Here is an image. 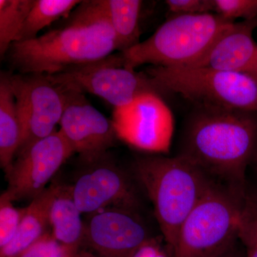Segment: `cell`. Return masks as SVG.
Wrapping results in <instances>:
<instances>
[{"instance_id":"6da1fadb","label":"cell","mask_w":257,"mask_h":257,"mask_svg":"<svg viewBox=\"0 0 257 257\" xmlns=\"http://www.w3.org/2000/svg\"><path fill=\"white\" fill-rule=\"evenodd\" d=\"M115 51H119L116 35L99 0H87L60 27L13 42L5 57L19 74L52 75L102 60Z\"/></svg>"},{"instance_id":"7a4b0ae2","label":"cell","mask_w":257,"mask_h":257,"mask_svg":"<svg viewBox=\"0 0 257 257\" xmlns=\"http://www.w3.org/2000/svg\"><path fill=\"white\" fill-rule=\"evenodd\" d=\"M254 112L195 106L184 126L178 155L216 182L246 187L257 149Z\"/></svg>"},{"instance_id":"3957f363","label":"cell","mask_w":257,"mask_h":257,"mask_svg":"<svg viewBox=\"0 0 257 257\" xmlns=\"http://www.w3.org/2000/svg\"><path fill=\"white\" fill-rule=\"evenodd\" d=\"M133 166L152 203L162 236L173 252L181 226L215 181L179 155H144L137 157Z\"/></svg>"},{"instance_id":"277c9868","label":"cell","mask_w":257,"mask_h":257,"mask_svg":"<svg viewBox=\"0 0 257 257\" xmlns=\"http://www.w3.org/2000/svg\"><path fill=\"white\" fill-rule=\"evenodd\" d=\"M247 189L215 181L181 226L172 257H219L232 248Z\"/></svg>"},{"instance_id":"5b68a950","label":"cell","mask_w":257,"mask_h":257,"mask_svg":"<svg viewBox=\"0 0 257 257\" xmlns=\"http://www.w3.org/2000/svg\"><path fill=\"white\" fill-rule=\"evenodd\" d=\"M234 23L214 13L174 15L147 40L121 52L124 65L133 69L144 64L191 67Z\"/></svg>"},{"instance_id":"8992f818","label":"cell","mask_w":257,"mask_h":257,"mask_svg":"<svg viewBox=\"0 0 257 257\" xmlns=\"http://www.w3.org/2000/svg\"><path fill=\"white\" fill-rule=\"evenodd\" d=\"M162 94L173 93L195 106L257 113V77L206 67H150L145 70Z\"/></svg>"},{"instance_id":"52a82bcc","label":"cell","mask_w":257,"mask_h":257,"mask_svg":"<svg viewBox=\"0 0 257 257\" xmlns=\"http://www.w3.org/2000/svg\"><path fill=\"white\" fill-rule=\"evenodd\" d=\"M45 75L64 90L90 93L102 98L114 108L128 105L145 94H162L148 74L124 65L119 52L61 73Z\"/></svg>"},{"instance_id":"ba28073f","label":"cell","mask_w":257,"mask_h":257,"mask_svg":"<svg viewBox=\"0 0 257 257\" xmlns=\"http://www.w3.org/2000/svg\"><path fill=\"white\" fill-rule=\"evenodd\" d=\"M5 74L14 93L23 128L18 155L56 132L63 114L66 94L45 74Z\"/></svg>"},{"instance_id":"9c48e42d","label":"cell","mask_w":257,"mask_h":257,"mask_svg":"<svg viewBox=\"0 0 257 257\" xmlns=\"http://www.w3.org/2000/svg\"><path fill=\"white\" fill-rule=\"evenodd\" d=\"M111 122L116 138L130 147L154 155L170 151L175 123L159 94H145L128 105L114 108Z\"/></svg>"},{"instance_id":"30bf717a","label":"cell","mask_w":257,"mask_h":257,"mask_svg":"<svg viewBox=\"0 0 257 257\" xmlns=\"http://www.w3.org/2000/svg\"><path fill=\"white\" fill-rule=\"evenodd\" d=\"M74 153L60 130L32 145L15 157L6 171V192L13 202L32 199L47 188L51 179Z\"/></svg>"},{"instance_id":"8fae6325","label":"cell","mask_w":257,"mask_h":257,"mask_svg":"<svg viewBox=\"0 0 257 257\" xmlns=\"http://www.w3.org/2000/svg\"><path fill=\"white\" fill-rule=\"evenodd\" d=\"M64 91L65 106L60 132L84 163H93L106 156L117 139L112 122L82 93Z\"/></svg>"},{"instance_id":"7c38bea8","label":"cell","mask_w":257,"mask_h":257,"mask_svg":"<svg viewBox=\"0 0 257 257\" xmlns=\"http://www.w3.org/2000/svg\"><path fill=\"white\" fill-rule=\"evenodd\" d=\"M87 165V170L71 186L82 214L113 207L138 211L140 202L135 187L124 171L108 160L107 155Z\"/></svg>"},{"instance_id":"4fadbf2b","label":"cell","mask_w":257,"mask_h":257,"mask_svg":"<svg viewBox=\"0 0 257 257\" xmlns=\"http://www.w3.org/2000/svg\"><path fill=\"white\" fill-rule=\"evenodd\" d=\"M151 237L138 211L123 208L97 211L84 224V243L100 257H128Z\"/></svg>"},{"instance_id":"5bb4252c","label":"cell","mask_w":257,"mask_h":257,"mask_svg":"<svg viewBox=\"0 0 257 257\" xmlns=\"http://www.w3.org/2000/svg\"><path fill=\"white\" fill-rule=\"evenodd\" d=\"M257 18L234 23L202 58L189 67L243 72L257 77V44L253 32Z\"/></svg>"},{"instance_id":"9a60e30c","label":"cell","mask_w":257,"mask_h":257,"mask_svg":"<svg viewBox=\"0 0 257 257\" xmlns=\"http://www.w3.org/2000/svg\"><path fill=\"white\" fill-rule=\"evenodd\" d=\"M57 187V183L51 184L25 207L18 232L9 244L0 248V257L20 256L48 231L50 208Z\"/></svg>"},{"instance_id":"2e32d148","label":"cell","mask_w":257,"mask_h":257,"mask_svg":"<svg viewBox=\"0 0 257 257\" xmlns=\"http://www.w3.org/2000/svg\"><path fill=\"white\" fill-rule=\"evenodd\" d=\"M72 187L57 184L50 211L51 234L64 245L79 250L84 243V224Z\"/></svg>"},{"instance_id":"e0dca14e","label":"cell","mask_w":257,"mask_h":257,"mask_svg":"<svg viewBox=\"0 0 257 257\" xmlns=\"http://www.w3.org/2000/svg\"><path fill=\"white\" fill-rule=\"evenodd\" d=\"M23 128L16 99L5 72L0 77V165L6 172L21 145Z\"/></svg>"},{"instance_id":"ac0fdd59","label":"cell","mask_w":257,"mask_h":257,"mask_svg":"<svg viewBox=\"0 0 257 257\" xmlns=\"http://www.w3.org/2000/svg\"><path fill=\"white\" fill-rule=\"evenodd\" d=\"M109 19L119 45L124 52L140 43V17L143 2L140 0H99Z\"/></svg>"},{"instance_id":"d6986e66","label":"cell","mask_w":257,"mask_h":257,"mask_svg":"<svg viewBox=\"0 0 257 257\" xmlns=\"http://www.w3.org/2000/svg\"><path fill=\"white\" fill-rule=\"evenodd\" d=\"M82 1L34 0V4L19 35L18 41L32 40L44 28L62 18H67Z\"/></svg>"},{"instance_id":"ffe728a7","label":"cell","mask_w":257,"mask_h":257,"mask_svg":"<svg viewBox=\"0 0 257 257\" xmlns=\"http://www.w3.org/2000/svg\"><path fill=\"white\" fill-rule=\"evenodd\" d=\"M34 0H0V55L5 57L19 35Z\"/></svg>"},{"instance_id":"44dd1931","label":"cell","mask_w":257,"mask_h":257,"mask_svg":"<svg viewBox=\"0 0 257 257\" xmlns=\"http://www.w3.org/2000/svg\"><path fill=\"white\" fill-rule=\"evenodd\" d=\"M239 240L245 257H257V191L248 189L241 213Z\"/></svg>"},{"instance_id":"7402d4cb","label":"cell","mask_w":257,"mask_h":257,"mask_svg":"<svg viewBox=\"0 0 257 257\" xmlns=\"http://www.w3.org/2000/svg\"><path fill=\"white\" fill-rule=\"evenodd\" d=\"M25 208L18 209L6 192L0 196V248L9 244L18 232Z\"/></svg>"},{"instance_id":"603a6c76","label":"cell","mask_w":257,"mask_h":257,"mask_svg":"<svg viewBox=\"0 0 257 257\" xmlns=\"http://www.w3.org/2000/svg\"><path fill=\"white\" fill-rule=\"evenodd\" d=\"M79 250L57 241L47 231L19 257H77Z\"/></svg>"},{"instance_id":"cb8c5ba5","label":"cell","mask_w":257,"mask_h":257,"mask_svg":"<svg viewBox=\"0 0 257 257\" xmlns=\"http://www.w3.org/2000/svg\"><path fill=\"white\" fill-rule=\"evenodd\" d=\"M213 13L233 22L236 19L251 20L257 18V0H212Z\"/></svg>"},{"instance_id":"d4e9b609","label":"cell","mask_w":257,"mask_h":257,"mask_svg":"<svg viewBox=\"0 0 257 257\" xmlns=\"http://www.w3.org/2000/svg\"><path fill=\"white\" fill-rule=\"evenodd\" d=\"M165 3L174 15L213 13L212 0H167Z\"/></svg>"},{"instance_id":"484cf974","label":"cell","mask_w":257,"mask_h":257,"mask_svg":"<svg viewBox=\"0 0 257 257\" xmlns=\"http://www.w3.org/2000/svg\"><path fill=\"white\" fill-rule=\"evenodd\" d=\"M128 257H172V251L163 236H152Z\"/></svg>"},{"instance_id":"4316f807","label":"cell","mask_w":257,"mask_h":257,"mask_svg":"<svg viewBox=\"0 0 257 257\" xmlns=\"http://www.w3.org/2000/svg\"><path fill=\"white\" fill-rule=\"evenodd\" d=\"M219 257H245L244 250L239 240L229 251Z\"/></svg>"},{"instance_id":"83f0119b","label":"cell","mask_w":257,"mask_h":257,"mask_svg":"<svg viewBox=\"0 0 257 257\" xmlns=\"http://www.w3.org/2000/svg\"><path fill=\"white\" fill-rule=\"evenodd\" d=\"M77 257H97L94 256V254H92V253L87 252V251H80V252L78 253V255H77Z\"/></svg>"},{"instance_id":"f1b7e54d","label":"cell","mask_w":257,"mask_h":257,"mask_svg":"<svg viewBox=\"0 0 257 257\" xmlns=\"http://www.w3.org/2000/svg\"><path fill=\"white\" fill-rule=\"evenodd\" d=\"M252 163L254 164L255 167H256V170L257 171V149L256 153H255L254 157H253Z\"/></svg>"}]
</instances>
